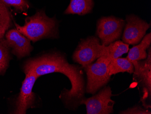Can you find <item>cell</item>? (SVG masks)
<instances>
[{
    "label": "cell",
    "mask_w": 151,
    "mask_h": 114,
    "mask_svg": "<svg viewBox=\"0 0 151 114\" xmlns=\"http://www.w3.org/2000/svg\"><path fill=\"white\" fill-rule=\"evenodd\" d=\"M23 69L24 73L33 72L38 78L55 72L62 73L68 77L72 85L71 89H63L59 97L67 108L77 109L85 98V82L82 68L69 64L66 55L61 52L53 51L29 59L24 64Z\"/></svg>",
    "instance_id": "6da1fadb"
},
{
    "label": "cell",
    "mask_w": 151,
    "mask_h": 114,
    "mask_svg": "<svg viewBox=\"0 0 151 114\" xmlns=\"http://www.w3.org/2000/svg\"><path fill=\"white\" fill-rule=\"evenodd\" d=\"M16 29L30 41L36 42L43 39H57L59 37V23L55 17L50 18L44 10L26 17L22 26L14 23Z\"/></svg>",
    "instance_id": "7a4b0ae2"
},
{
    "label": "cell",
    "mask_w": 151,
    "mask_h": 114,
    "mask_svg": "<svg viewBox=\"0 0 151 114\" xmlns=\"http://www.w3.org/2000/svg\"><path fill=\"white\" fill-rule=\"evenodd\" d=\"M106 46L100 43L96 36H90L81 40L73 55V61L83 68L105 54Z\"/></svg>",
    "instance_id": "3957f363"
},
{
    "label": "cell",
    "mask_w": 151,
    "mask_h": 114,
    "mask_svg": "<svg viewBox=\"0 0 151 114\" xmlns=\"http://www.w3.org/2000/svg\"><path fill=\"white\" fill-rule=\"evenodd\" d=\"M109 61L101 57L95 62L83 68L87 76V85L85 88L86 92L94 95L107 84L111 76L109 73Z\"/></svg>",
    "instance_id": "277c9868"
},
{
    "label": "cell",
    "mask_w": 151,
    "mask_h": 114,
    "mask_svg": "<svg viewBox=\"0 0 151 114\" xmlns=\"http://www.w3.org/2000/svg\"><path fill=\"white\" fill-rule=\"evenodd\" d=\"M125 25V21L120 18L102 17L97 21L96 35L102 45L108 46L121 37Z\"/></svg>",
    "instance_id": "5b68a950"
},
{
    "label": "cell",
    "mask_w": 151,
    "mask_h": 114,
    "mask_svg": "<svg viewBox=\"0 0 151 114\" xmlns=\"http://www.w3.org/2000/svg\"><path fill=\"white\" fill-rule=\"evenodd\" d=\"M112 91L109 86L104 87L96 95L82 99L81 105L86 106L87 114H109L113 113L115 102L111 99Z\"/></svg>",
    "instance_id": "8992f818"
},
{
    "label": "cell",
    "mask_w": 151,
    "mask_h": 114,
    "mask_svg": "<svg viewBox=\"0 0 151 114\" xmlns=\"http://www.w3.org/2000/svg\"><path fill=\"white\" fill-rule=\"evenodd\" d=\"M25 74L26 77L23 81L20 92L16 100L14 114H26L27 110L33 108L35 104L36 95L32 89L38 77L32 72H27Z\"/></svg>",
    "instance_id": "52a82bcc"
},
{
    "label": "cell",
    "mask_w": 151,
    "mask_h": 114,
    "mask_svg": "<svg viewBox=\"0 0 151 114\" xmlns=\"http://www.w3.org/2000/svg\"><path fill=\"white\" fill-rule=\"evenodd\" d=\"M126 24L122 36V41L128 45L138 44L150 28L146 21L134 14L126 16Z\"/></svg>",
    "instance_id": "ba28073f"
},
{
    "label": "cell",
    "mask_w": 151,
    "mask_h": 114,
    "mask_svg": "<svg viewBox=\"0 0 151 114\" xmlns=\"http://www.w3.org/2000/svg\"><path fill=\"white\" fill-rule=\"evenodd\" d=\"M3 41L18 59L29 56L33 50L30 40L16 28L7 31Z\"/></svg>",
    "instance_id": "9c48e42d"
},
{
    "label": "cell",
    "mask_w": 151,
    "mask_h": 114,
    "mask_svg": "<svg viewBox=\"0 0 151 114\" xmlns=\"http://www.w3.org/2000/svg\"><path fill=\"white\" fill-rule=\"evenodd\" d=\"M148 54L145 61L132 62L134 66V78L143 88V98H151V48L148 50Z\"/></svg>",
    "instance_id": "30bf717a"
},
{
    "label": "cell",
    "mask_w": 151,
    "mask_h": 114,
    "mask_svg": "<svg viewBox=\"0 0 151 114\" xmlns=\"http://www.w3.org/2000/svg\"><path fill=\"white\" fill-rule=\"evenodd\" d=\"M139 43L138 45L133 46L128 52V56L126 58L132 62L146 58V50L151 46V33L145 36Z\"/></svg>",
    "instance_id": "8fae6325"
},
{
    "label": "cell",
    "mask_w": 151,
    "mask_h": 114,
    "mask_svg": "<svg viewBox=\"0 0 151 114\" xmlns=\"http://www.w3.org/2000/svg\"><path fill=\"white\" fill-rule=\"evenodd\" d=\"M94 6L93 0H71L64 14L84 16L91 12Z\"/></svg>",
    "instance_id": "7c38bea8"
},
{
    "label": "cell",
    "mask_w": 151,
    "mask_h": 114,
    "mask_svg": "<svg viewBox=\"0 0 151 114\" xmlns=\"http://www.w3.org/2000/svg\"><path fill=\"white\" fill-rule=\"evenodd\" d=\"M109 73L111 76L120 72L133 73L134 66L133 63L127 58H118L113 60L108 65Z\"/></svg>",
    "instance_id": "4fadbf2b"
},
{
    "label": "cell",
    "mask_w": 151,
    "mask_h": 114,
    "mask_svg": "<svg viewBox=\"0 0 151 114\" xmlns=\"http://www.w3.org/2000/svg\"><path fill=\"white\" fill-rule=\"evenodd\" d=\"M129 51V45L120 41H116L106 46V52L102 57L109 62L120 57Z\"/></svg>",
    "instance_id": "5bb4252c"
},
{
    "label": "cell",
    "mask_w": 151,
    "mask_h": 114,
    "mask_svg": "<svg viewBox=\"0 0 151 114\" xmlns=\"http://www.w3.org/2000/svg\"><path fill=\"white\" fill-rule=\"evenodd\" d=\"M12 26V18L9 7L0 0V40L4 38L6 32Z\"/></svg>",
    "instance_id": "9a60e30c"
},
{
    "label": "cell",
    "mask_w": 151,
    "mask_h": 114,
    "mask_svg": "<svg viewBox=\"0 0 151 114\" xmlns=\"http://www.w3.org/2000/svg\"><path fill=\"white\" fill-rule=\"evenodd\" d=\"M0 40V75H3L9 66L11 59L10 49L3 41Z\"/></svg>",
    "instance_id": "2e32d148"
},
{
    "label": "cell",
    "mask_w": 151,
    "mask_h": 114,
    "mask_svg": "<svg viewBox=\"0 0 151 114\" xmlns=\"http://www.w3.org/2000/svg\"><path fill=\"white\" fill-rule=\"evenodd\" d=\"M7 7H13L18 12H26L29 8V1L27 0H1Z\"/></svg>",
    "instance_id": "e0dca14e"
},
{
    "label": "cell",
    "mask_w": 151,
    "mask_h": 114,
    "mask_svg": "<svg viewBox=\"0 0 151 114\" xmlns=\"http://www.w3.org/2000/svg\"><path fill=\"white\" fill-rule=\"evenodd\" d=\"M119 114H151V111L142 108L139 105L133 106L126 110L119 112Z\"/></svg>",
    "instance_id": "ac0fdd59"
}]
</instances>
